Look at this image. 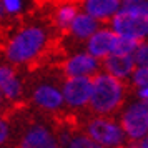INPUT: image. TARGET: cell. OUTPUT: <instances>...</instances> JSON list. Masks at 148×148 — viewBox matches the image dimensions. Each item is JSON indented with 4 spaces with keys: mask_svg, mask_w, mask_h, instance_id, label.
Wrapping results in <instances>:
<instances>
[{
    "mask_svg": "<svg viewBox=\"0 0 148 148\" xmlns=\"http://www.w3.org/2000/svg\"><path fill=\"white\" fill-rule=\"evenodd\" d=\"M47 43V34L40 27H25L7 42L5 58L12 65H23L32 62L35 57L42 53Z\"/></svg>",
    "mask_w": 148,
    "mask_h": 148,
    "instance_id": "cell-1",
    "label": "cell"
},
{
    "mask_svg": "<svg viewBox=\"0 0 148 148\" xmlns=\"http://www.w3.org/2000/svg\"><path fill=\"white\" fill-rule=\"evenodd\" d=\"M125 97V87L120 78L112 73L93 75V90L90 98V108L98 115H108L121 105Z\"/></svg>",
    "mask_w": 148,
    "mask_h": 148,
    "instance_id": "cell-2",
    "label": "cell"
},
{
    "mask_svg": "<svg viewBox=\"0 0 148 148\" xmlns=\"http://www.w3.org/2000/svg\"><path fill=\"white\" fill-rule=\"evenodd\" d=\"M112 28L121 37L141 42L148 38V14L120 8V12L112 18Z\"/></svg>",
    "mask_w": 148,
    "mask_h": 148,
    "instance_id": "cell-3",
    "label": "cell"
},
{
    "mask_svg": "<svg viewBox=\"0 0 148 148\" xmlns=\"http://www.w3.org/2000/svg\"><path fill=\"white\" fill-rule=\"evenodd\" d=\"M85 130L88 136H92L95 141L101 143L107 148H120L125 143V138H128L121 125L105 116H97L90 120Z\"/></svg>",
    "mask_w": 148,
    "mask_h": 148,
    "instance_id": "cell-4",
    "label": "cell"
},
{
    "mask_svg": "<svg viewBox=\"0 0 148 148\" xmlns=\"http://www.w3.org/2000/svg\"><path fill=\"white\" fill-rule=\"evenodd\" d=\"M120 125L130 140L138 141L148 135V100H138L130 103L121 112Z\"/></svg>",
    "mask_w": 148,
    "mask_h": 148,
    "instance_id": "cell-5",
    "label": "cell"
},
{
    "mask_svg": "<svg viewBox=\"0 0 148 148\" xmlns=\"http://www.w3.org/2000/svg\"><path fill=\"white\" fill-rule=\"evenodd\" d=\"M93 90V78L90 77H67L62 85L65 105L70 108H82L90 105Z\"/></svg>",
    "mask_w": 148,
    "mask_h": 148,
    "instance_id": "cell-6",
    "label": "cell"
},
{
    "mask_svg": "<svg viewBox=\"0 0 148 148\" xmlns=\"http://www.w3.org/2000/svg\"><path fill=\"white\" fill-rule=\"evenodd\" d=\"M100 58H97L90 52H80L75 53L63 63V72L67 77H92L98 73V63Z\"/></svg>",
    "mask_w": 148,
    "mask_h": 148,
    "instance_id": "cell-7",
    "label": "cell"
},
{
    "mask_svg": "<svg viewBox=\"0 0 148 148\" xmlns=\"http://www.w3.org/2000/svg\"><path fill=\"white\" fill-rule=\"evenodd\" d=\"M32 100L38 108L45 112H58L65 105L63 92L52 83H40L32 93Z\"/></svg>",
    "mask_w": 148,
    "mask_h": 148,
    "instance_id": "cell-8",
    "label": "cell"
},
{
    "mask_svg": "<svg viewBox=\"0 0 148 148\" xmlns=\"http://www.w3.org/2000/svg\"><path fill=\"white\" fill-rule=\"evenodd\" d=\"M116 38L118 34L113 28H98L87 40V52H90L97 58H105L113 53Z\"/></svg>",
    "mask_w": 148,
    "mask_h": 148,
    "instance_id": "cell-9",
    "label": "cell"
},
{
    "mask_svg": "<svg viewBox=\"0 0 148 148\" xmlns=\"http://www.w3.org/2000/svg\"><path fill=\"white\" fill-rule=\"evenodd\" d=\"M60 141L43 125H32L23 133L18 148H55Z\"/></svg>",
    "mask_w": 148,
    "mask_h": 148,
    "instance_id": "cell-10",
    "label": "cell"
},
{
    "mask_svg": "<svg viewBox=\"0 0 148 148\" xmlns=\"http://www.w3.org/2000/svg\"><path fill=\"white\" fill-rule=\"evenodd\" d=\"M103 68L105 72L112 73L113 77L125 80L136 68V62H135V55H123V53H110L108 57L103 58Z\"/></svg>",
    "mask_w": 148,
    "mask_h": 148,
    "instance_id": "cell-11",
    "label": "cell"
},
{
    "mask_svg": "<svg viewBox=\"0 0 148 148\" xmlns=\"http://www.w3.org/2000/svg\"><path fill=\"white\" fill-rule=\"evenodd\" d=\"M0 92L8 101H17L22 97V82L14 68L8 65L0 67Z\"/></svg>",
    "mask_w": 148,
    "mask_h": 148,
    "instance_id": "cell-12",
    "label": "cell"
},
{
    "mask_svg": "<svg viewBox=\"0 0 148 148\" xmlns=\"http://www.w3.org/2000/svg\"><path fill=\"white\" fill-rule=\"evenodd\" d=\"M120 0H85L83 10L95 17L97 20H112L120 12Z\"/></svg>",
    "mask_w": 148,
    "mask_h": 148,
    "instance_id": "cell-13",
    "label": "cell"
},
{
    "mask_svg": "<svg viewBox=\"0 0 148 148\" xmlns=\"http://www.w3.org/2000/svg\"><path fill=\"white\" fill-rule=\"evenodd\" d=\"M98 22L95 17H92L90 14L87 12H83V14H78L75 17V20L72 22V25H70V34L73 35L75 38H80V40H88L92 35L100 28L98 25Z\"/></svg>",
    "mask_w": 148,
    "mask_h": 148,
    "instance_id": "cell-14",
    "label": "cell"
},
{
    "mask_svg": "<svg viewBox=\"0 0 148 148\" xmlns=\"http://www.w3.org/2000/svg\"><path fill=\"white\" fill-rule=\"evenodd\" d=\"M78 15V10L72 3H63L57 8L55 12V22L60 28H70L72 22L75 20V17Z\"/></svg>",
    "mask_w": 148,
    "mask_h": 148,
    "instance_id": "cell-15",
    "label": "cell"
},
{
    "mask_svg": "<svg viewBox=\"0 0 148 148\" xmlns=\"http://www.w3.org/2000/svg\"><path fill=\"white\" fill-rule=\"evenodd\" d=\"M63 147L65 148H107V147H103L101 143L95 141L87 133L85 135H70L68 141Z\"/></svg>",
    "mask_w": 148,
    "mask_h": 148,
    "instance_id": "cell-16",
    "label": "cell"
},
{
    "mask_svg": "<svg viewBox=\"0 0 148 148\" xmlns=\"http://www.w3.org/2000/svg\"><path fill=\"white\" fill-rule=\"evenodd\" d=\"M138 45H140V42H138V40H133V38H128V37H121V35H118L116 43H115L113 53L133 55L135 52H136Z\"/></svg>",
    "mask_w": 148,
    "mask_h": 148,
    "instance_id": "cell-17",
    "label": "cell"
},
{
    "mask_svg": "<svg viewBox=\"0 0 148 148\" xmlns=\"http://www.w3.org/2000/svg\"><path fill=\"white\" fill-rule=\"evenodd\" d=\"M132 83L136 88L148 87V67H138L135 68V72L132 73Z\"/></svg>",
    "mask_w": 148,
    "mask_h": 148,
    "instance_id": "cell-18",
    "label": "cell"
},
{
    "mask_svg": "<svg viewBox=\"0 0 148 148\" xmlns=\"http://www.w3.org/2000/svg\"><path fill=\"white\" fill-rule=\"evenodd\" d=\"M133 55L138 67H148V42H140V45Z\"/></svg>",
    "mask_w": 148,
    "mask_h": 148,
    "instance_id": "cell-19",
    "label": "cell"
},
{
    "mask_svg": "<svg viewBox=\"0 0 148 148\" xmlns=\"http://www.w3.org/2000/svg\"><path fill=\"white\" fill-rule=\"evenodd\" d=\"M121 8L148 14V0H121Z\"/></svg>",
    "mask_w": 148,
    "mask_h": 148,
    "instance_id": "cell-20",
    "label": "cell"
},
{
    "mask_svg": "<svg viewBox=\"0 0 148 148\" xmlns=\"http://www.w3.org/2000/svg\"><path fill=\"white\" fill-rule=\"evenodd\" d=\"M2 10L3 14L17 15L22 12V0H2Z\"/></svg>",
    "mask_w": 148,
    "mask_h": 148,
    "instance_id": "cell-21",
    "label": "cell"
},
{
    "mask_svg": "<svg viewBox=\"0 0 148 148\" xmlns=\"http://www.w3.org/2000/svg\"><path fill=\"white\" fill-rule=\"evenodd\" d=\"M8 140V123L5 120L0 121V141L5 143Z\"/></svg>",
    "mask_w": 148,
    "mask_h": 148,
    "instance_id": "cell-22",
    "label": "cell"
},
{
    "mask_svg": "<svg viewBox=\"0 0 148 148\" xmlns=\"http://www.w3.org/2000/svg\"><path fill=\"white\" fill-rule=\"evenodd\" d=\"M136 97L141 100H148V87H141L136 90Z\"/></svg>",
    "mask_w": 148,
    "mask_h": 148,
    "instance_id": "cell-23",
    "label": "cell"
},
{
    "mask_svg": "<svg viewBox=\"0 0 148 148\" xmlns=\"http://www.w3.org/2000/svg\"><path fill=\"white\" fill-rule=\"evenodd\" d=\"M136 145H138V148H148V135L140 138V140L136 141Z\"/></svg>",
    "mask_w": 148,
    "mask_h": 148,
    "instance_id": "cell-24",
    "label": "cell"
},
{
    "mask_svg": "<svg viewBox=\"0 0 148 148\" xmlns=\"http://www.w3.org/2000/svg\"><path fill=\"white\" fill-rule=\"evenodd\" d=\"M120 148H138V145L135 143V145H127V147H120Z\"/></svg>",
    "mask_w": 148,
    "mask_h": 148,
    "instance_id": "cell-25",
    "label": "cell"
}]
</instances>
